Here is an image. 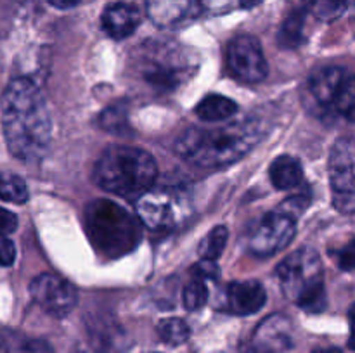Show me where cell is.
Masks as SVG:
<instances>
[{
    "instance_id": "cell-34",
    "label": "cell",
    "mask_w": 355,
    "mask_h": 353,
    "mask_svg": "<svg viewBox=\"0 0 355 353\" xmlns=\"http://www.w3.org/2000/svg\"><path fill=\"white\" fill-rule=\"evenodd\" d=\"M349 346L352 350H355V303L350 308V339H349Z\"/></svg>"
},
{
    "instance_id": "cell-23",
    "label": "cell",
    "mask_w": 355,
    "mask_h": 353,
    "mask_svg": "<svg viewBox=\"0 0 355 353\" xmlns=\"http://www.w3.org/2000/svg\"><path fill=\"white\" fill-rule=\"evenodd\" d=\"M305 7L321 21H335L349 7V0H304Z\"/></svg>"
},
{
    "instance_id": "cell-29",
    "label": "cell",
    "mask_w": 355,
    "mask_h": 353,
    "mask_svg": "<svg viewBox=\"0 0 355 353\" xmlns=\"http://www.w3.org/2000/svg\"><path fill=\"white\" fill-rule=\"evenodd\" d=\"M193 270H194V277L203 280L217 279V277L220 275V269L215 265V262H210V260H201Z\"/></svg>"
},
{
    "instance_id": "cell-25",
    "label": "cell",
    "mask_w": 355,
    "mask_h": 353,
    "mask_svg": "<svg viewBox=\"0 0 355 353\" xmlns=\"http://www.w3.org/2000/svg\"><path fill=\"white\" fill-rule=\"evenodd\" d=\"M182 300H184V307L187 310H200L208 300V289H207V284H205L203 279H198L194 277L186 287H184V294H182Z\"/></svg>"
},
{
    "instance_id": "cell-12",
    "label": "cell",
    "mask_w": 355,
    "mask_h": 353,
    "mask_svg": "<svg viewBox=\"0 0 355 353\" xmlns=\"http://www.w3.org/2000/svg\"><path fill=\"white\" fill-rule=\"evenodd\" d=\"M252 345L269 353L286 352L293 346L291 322L283 315H270L257 327Z\"/></svg>"
},
{
    "instance_id": "cell-20",
    "label": "cell",
    "mask_w": 355,
    "mask_h": 353,
    "mask_svg": "<svg viewBox=\"0 0 355 353\" xmlns=\"http://www.w3.org/2000/svg\"><path fill=\"white\" fill-rule=\"evenodd\" d=\"M304 26H305V12L297 9L286 17V21L281 26L279 35H277V42L281 47L284 48H295L305 40L304 37Z\"/></svg>"
},
{
    "instance_id": "cell-9",
    "label": "cell",
    "mask_w": 355,
    "mask_h": 353,
    "mask_svg": "<svg viewBox=\"0 0 355 353\" xmlns=\"http://www.w3.org/2000/svg\"><path fill=\"white\" fill-rule=\"evenodd\" d=\"M297 232V218L290 217L283 210L263 215L250 237V251L257 256H270L286 248Z\"/></svg>"
},
{
    "instance_id": "cell-26",
    "label": "cell",
    "mask_w": 355,
    "mask_h": 353,
    "mask_svg": "<svg viewBox=\"0 0 355 353\" xmlns=\"http://www.w3.org/2000/svg\"><path fill=\"white\" fill-rule=\"evenodd\" d=\"M309 204H311V194L302 192L297 194V196H291L288 197V199H284L283 203H281L279 210H283L284 213H288L290 217L298 218L305 210H307Z\"/></svg>"
},
{
    "instance_id": "cell-14",
    "label": "cell",
    "mask_w": 355,
    "mask_h": 353,
    "mask_svg": "<svg viewBox=\"0 0 355 353\" xmlns=\"http://www.w3.org/2000/svg\"><path fill=\"white\" fill-rule=\"evenodd\" d=\"M139 23H141L139 9L127 2L110 3L101 16V26H103L104 33L114 40L130 37L137 30Z\"/></svg>"
},
{
    "instance_id": "cell-27",
    "label": "cell",
    "mask_w": 355,
    "mask_h": 353,
    "mask_svg": "<svg viewBox=\"0 0 355 353\" xmlns=\"http://www.w3.org/2000/svg\"><path fill=\"white\" fill-rule=\"evenodd\" d=\"M336 263L345 272H354L355 270V239H350L345 246L335 251Z\"/></svg>"
},
{
    "instance_id": "cell-35",
    "label": "cell",
    "mask_w": 355,
    "mask_h": 353,
    "mask_svg": "<svg viewBox=\"0 0 355 353\" xmlns=\"http://www.w3.org/2000/svg\"><path fill=\"white\" fill-rule=\"evenodd\" d=\"M78 2H82V0H49V3H52L58 9H69V7H75Z\"/></svg>"
},
{
    "instance_id": "cell-7",
    "label": "cell",
    "mask_w": 355,
    "mask_h": 353,
    "mask_svg": "<svg viewBox=\"0 0 355 353\" xmlns=\"http://www.w3.org/2000/svg\"><path fill=\"white\" fill-rule=\"evenodd\" d=\"M139 66L142 78L158 90L177 89L193 73L191 59L170 45H151L139 59Z\"/></svg>"
},
{
    "instance_id": "cell-39",
    "label": "cell",
    "mask_w": 355,
    "mask_h": 353,
    "mask_svg": "<svg viewBox=\"0 0 355 353\" xmlns=\"http://www.w3.org/2000/svg\"><path fill=\"white\" fill-rule=\"evenodd\" d=\"M245 353H269V352H263V350H260V348H257V346L250 345V348L246 350Z\"/></svg>"
},
{
    "instance_id": "cell-33",
    "label": "cell",
    "mask_w": 355,
    "mask_h": 353,
    "mask_svg": "<svg viewBox=\"0 0 355 353\" xmlns=\"http://www.w3.org/2000/svg\"><path fill=\"white\" fill-rule=\"evenodd\" d=\"M200 2L205 9L211 10V12H225L234 6V0H200Z\"/></svg>"
},
{
    "instance_id": "cell-18",
    "label": "cell",
    "mask_w": 355,
    "mask_h": 353,
    "mask_svg": "<svg viewBox=\"0 0 355 353\" xmlns=\"http://www.w3.org/2000/svg\"><path fill=\"white\" fill-rule=\"evenodd\" d=\"M236 111H238V106H236L234 100H231L229 97L218 96V93L207 96L196 106L198 118H201L203 121H208V123H217V121L229 120L231 116H234Z\"/></svg>"
},
{
    "instance_id": "cell-24",
    "label": "cell",
    "mask_w": 355,
    "mask_h": 353,
    "mask_svg": "<svg viewBox=\"0 0 355 353\" xmlns=\"http://www.w3.org/2000/svg\"><path fill=\"white\" fill-rule=\"evenodd\" d=\"M227 237H229L227 228L222 227V225L220 227H215L214 230H211L210 234L201 241L200 249H198L201 260H210V262H215V260L224 253L225 244H227Z\"/></svg>"
},
{
    "instance_id": "cell-28",
    "label": "cell",
    "mask_w": 355,
    "mask_h": 353,
    "mask_svg": "<svg viewBox=\"0 0 355 353\" xmlns=\"http://www.w3.org/2000/svg\"><path fill=\"white\" fill-rule=\"evenodd\" d=\"M125 111L123 107H116V106H111L104 111V114L101 116V125H103L106 130H116L120 128L121 125L125 123Z\"/></svg>"
},
{
    "instance_id": "cell-22",
    "label": "cell",
    "mask_w": 355,
    "mask_h": 353,
    "mask_svg": "<svg viewBox=\"0 0 355 353\" xmlns=\"http://www.w3.org/2000/svg\"><path fill=\"white\" fill-rule=\"evenodd\" d=\"M158 334L162 341H165L170 346H179L186 343L191 336V329L182 318H165L158 324Z\"/></svg>"
},
{
    "instance_id": "cell-15",
    "label": "cell",
    "mask_w": 355,
    "mask_h": 353,
    "mask_svg": "<svg viewBox=\"0 0 355 353\" xmlns=\"http://www.w3.org/2000/svg\"><path fill=\"white\" fill-rule=\"evenodd\" d=\"M345 75L347 69L340 68V66H322L309 76V92L319 106L329 109L333 96Z\"/></svg>"
},
{
    "instance_id": "cell-10",
    "label": "cell",
    "mask_w": 355,
    "mask_h": 353,
    "mask_svg": "<svg viewBox=\"0 0 355 353\" xmlns=\"http://www.w3.org/2000/svg\"><path fill=\"white\" fill-rule=\"evenodd\" d=\"M35 303L52 317H66L78 303V293L71 282L54 273H40L30 282Z\"/></svg>"
},
{
    "instance_id": "cell-32",
    "label": "cell",
    "mask_w": 355,
    "mask_h": 353,
    "mask_svg": "<svg viewBox=\"0 0 355 353\" xmlns=\"http://www.w3.org/2000/svg\"><path fill=\"white\" fill-rule=\"evenodd\" d=\"M17 228V217L12 211L0 206V235L12 234Z\"/></svg>"
},
{
    "instance_id": "cell-1",
    "label": "cell",
    "mask_w": 355,
    "mask_h": 353,
    "mask_svg": "<svg viewBox=\"0 0 355 353\" xmlns=\"http://www.w3.org/2000/svg\"><path fill=\"white\" fill-rule=\"evenodd\" d=\"M2 130L14 158L35 163L47 152L52 120L40 87L30 78H16L2 96Z\"/></svg>"
},
{
    "instance_id": "cell-19",
    "label": "cell",
    "mask_w": 355,
    "mask_h": 353,
    "mask_svg": "<svg viewBox=\"0 0 355 353\" xmlns=\"http://www.w3.org/2000/svg\"><path fill=\"white\" fill-rule=\"evenodd\" d=\"M329 109L347 121H355V75L347 71L333 96Z\"/></svg>"
},
{
    "instance_id": "cell-31",
    "label": "cell",
    "mask_w": 355,
    "mask_h": 353,
    "mask_svg": "<svg viewBox=\"0 0 355 353\" xmlns=\"http://www.w3.org/2000/svg\"><path fill=\"white\" fill-rule=\"evenodd\" d=\"M14 260H16V248L12 241H9L6 235H0V265L9 266L12 265Z\"/></svg>"
},
{
    "instance_id": "cell-37",
    "label": "cell",
    "mask_w": 355,
    "mask_h": 353,
    "mask_svg": "<svg viewBox=\"0 0 355 353\" xmlns=\"http://www.w3.org/2000/svg\"><path fill=\"white\" fill-rule=\"evenodd\" d=\"M312 353H343L342 350H338V348H319V350H315V352H312Z\"/></svg>"
},
{
    "instance_id": "cell-3",
    "label": "cell",
    "mask_w": 355,
    "mask_h": 353,
    "mask_svg": "<svg viewBox=\"0 0 355 353\" xmlns=\"http://www.w3.org/2000/svg\"><path fill=\"white\" fill-rule=\"evenodd\" d=\"M158 165L148 151L128 145H111L94 166V180L101 189L137 201L153 189Z\"/></svg>"
},
{
    "instance_id": "cell-11",
    "label": "cell",
    "mask_w": 355,
    "mask_h": 353,
    "mask_svg": "<svg viewBox=\"0 0 355 353\" xmlns=\"http://www.w3.org/2000/svg\"><path fill=\"white\" fill-rule=\"evenodd\" d=\"M227 66L236 78L246 83H259L267 76L262 45L252 35H239L229 44Z\"/></svg>"
},
{
    "instance_id": "cell-21",
    "label": "cell",
    "mask_w": 355,
    "mask_h": 353,
    "mask_svg": "<svg viewBox=\"0 0 355 353\" xmlns=\"http://www.w3.org/2000/svg\"><path fill=\"white\" fill-rule=\"evenodd\" d=\"M28 197V185L19 175L12 172H0V199L6 203L24 204Z\"/></svg>"
},
{
    "instance_id": "cell-8",
    "label": "cell",
    "mask_w": 355,
    "mask_h": 353,
    "mask_svg": "<svg viewBox=\"0 0 355 353\" xmlns=\"http://www.w3.org/2000/svg\"><path fill=\"white\" fill-rule=\"evenodd\" d=\"M328 172L333 206L340 213H355V138L343 137L335 142Z\"/></svg>"
},
{
    "instance_id": "cell-5",
    "label": "cell",
    "mask_w": 355,
    "mask_h": 353,
    "mask_svg": "<svg viewBox=\"0 0 355 353\" xmlns=\"http://www.w3.org/2000/svg\"><path fill=\"white\" fill-rule=\"evenodd\" d=\"M277 279L284 296L305 311L318 314L326 307L324 269L312 248H300L277 265Z\"/></svg>"
},
{
    "instance_id": "cell-17",
    "label": "cell",
    "mask_w": 355,
    "mask_h": 353,
    "mask_svg": "<svg viewBox=\"0 0 355 353\" xmlns=\"http://www.w3.org/2000/svg\"><path fill=\"white\" fill-rule=\"evenodd\" d=\"M270 182L276 189L290 190L297 187L304 179V168L300 161L290 154H283L272 161L269 168Z\"/></svg>"
},
{
    "instance_id": "cell-4",
    "label": "cell",
    "mask_w": 355,
    "mask_h": 353,
    "mask_svg": "<svg viewBox=\"0 0 355 353\" xmlns=\"http://www.w3.org/2000/svg\"><path fill=\"white\" fill-rule=\"evenodd\" d=\"M83 221L94 248L106 258L127 255L141 242L137 220L113 201H92L85 208Z\"/></svg>"
},
{
    "instance_id": "cell-2",
    "label": "cell",
    "mask_w": 355,
    "mask_h": 353,
    "mask_svg": "<svg viewBox=\"0 0 355 353\" xmlns=\"http://www.w3.org/2000/svg\"><path fill=\"white\" fill-rule=\"evenodd\" d=\"M263 137L259 118H243L217 128L191 127L177 141L180 158L203 168H220L245 158Z\"/></svg>"
},
{
    "instance_id": "cell-6",
    "label": "cell",
    "mask_w": 355,
    "mask_h": 353,
    "mask_svg": "<svg viewBox=\"0 0 355 353\" xmlns=\"http://www.w3.org/2000/svg\"><path fill=\"white\" fill-rule=\"evenodd\" d=\"M141 224L155 232H170L186 224L191 217V199L179 187H159L142 194L135 204Z\"/></svg>"
},
{
    "instance_id": "cell-30",
    "label": "cell",
    "mask_w": 355,
    "mask_h": 353,
    "mask_svg": "<svg viewBox=\"0 0 355 353\" xmlns=\"http://www.w3.org/2000/svg\"><path fill=\"white\" fill-rule=\"evenodd\" d=\"M14 353H54V348L45 339H28Z\"/></svg>"
},
{
    "instance_id": "cell-38",
    "label": "cell",
    "mask_w": 355,
    "mask_h": 353,
    "mask_svg": "<svg viewBox=\"0 0 355 353\" xmlns=\"http://www.w3.org/2000/svg\"><path fill=\"white\" fill-rule=\"evenodd\" d=\"M0 353H7V341L3 336H0Z\"/></svg>"
},
{
    "instance_id": "cell-16",
    "label": "cell",
    "mask_w": 355,
    "mask_h": 353,
    "mask_svg": "<svg viewBox=\"0 0 355 353\" xmlns=\"http://www.w3.org/2000/svg\"><path fill=\"white\" fill-rule=\"evenodd\" d=\"M146 10L156 26L172 28L189 16L193 0H146Z\"/></svg>"
},
{
    "instance_id": "cell-36",
    "label": "cell",
    "mask_w": 355,
    "mask_h": 353,
    "mask_svg": "<svg viewBox=\"0 0 355 353\" xmlns=\"http://www.w3.org/2000/svg\"><path fill=\"white\" fill-rule=\"evenodd\" d=\"M238 3L243 9H253V7H257L259 3H262V0H238Z\"/></svg>"
},
{
    "instance_id": "cell-13",
    "label": "cell",
    "mask_w": 355,
    "mask_h": 353,
    "mask_svg": "<svg viewBox=\"0 0 355 353\" xmlns=\"http://www.w3.org/2000/svg\"><path fill=\"white\" fill-rule=\"evenodd\" d=\"M266 287L259 280H241L227 287V310L234 315H253L266 305Z\"/></svg>"
}]
</instances>
